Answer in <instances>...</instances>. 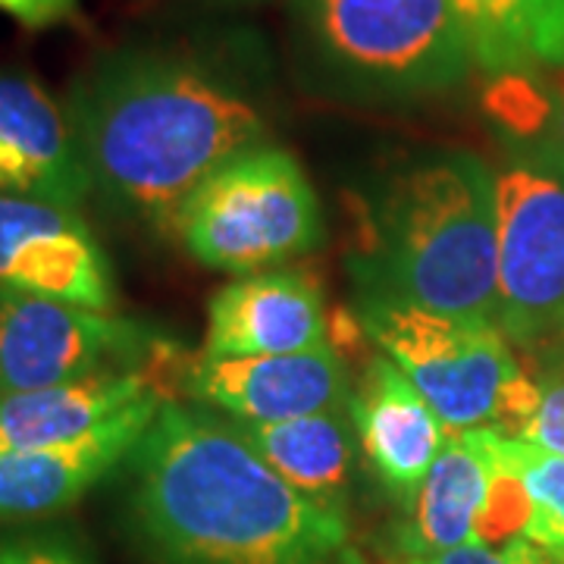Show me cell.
I'll list each match as a JSON object with an SVG mask.
<instances>
[{
    "label": "cell",
    "mask_w": 564,
    "mask_h": 564,
    "mask_svg": "<svg viewBox=\"0 0 564 564\" xmlns=\"http://www.w3.org/2000/svg\"><path fill=\"white\" fill-rule=\"evenodd\" d=\"M129 464L132 524L158 564H364L345 511L285 484L198 408L163 402Z\"/></svg>",
    "instance_id": "obj_1"
},
{
    "label": "cell",
    "mask_w": 564,
    "mask_h": 564,
    "mask_svg": "<svg viewBox=\"0 0 564 564\" xmlns=\"http://www.w3.org/2000/svg\"><path fill=\"white\" fill-rule=\"evenodd\" d=\"M69 117L95 188L170 229L220 166L258 148L267 122L242 85L173 51H117L82 73Z\"/></svg>",
    "instance_id": "obj_2"
},
{
    "label": "cell",
    "mask_w": 564,
    "mask_h": 564,
    "mask_svg": "<svg viewBox=\"0 0 564 564\" xmlns=\"http://www.w3.org/2000/svg\"><path fill=\"white\" fill-rule=\"evenodd\" d=\"M355 276L370 299H395L499 326L496 173L455 151L386 182Z\"/></svg>",
    "instance_id": "obj_3"
},
{
    "label": "cell",
    "mask_w": 564,
    "mask_h": 564,
    "mask_svg": "<svg viewBox=\"0 0 564 564\" xmlns=\"http://www.w3.org/2000/svg\"><path fill=\"white\" fill-rule=\"evenodd\" d=\"M292 10L307 57L358 98H430L474 66L455 0H292Z\"/></svg>",
    "instance_id": "obj_4"
},
{
    "label": "cell",
    "mask_w": 564,
    "mask_h": 564,
    "mask_svg": "<svg viewBox=\"0 0 564 564\" xmlns=\"http://www.w3.org/2000/svg\"><path fill=\"white\" fill-rule=\"evenodd\" d=\"M173 232L204 267L251 276L321 245V202L289 151L258 144L198 185Z\"/></svg>",
    "instance_id": "obj_5"
},
{
    "label": "cell",
    "mask_w": 564,
    "mask_h": 564,
    "mask_svg": "<svg viewBox=\"0 0 564 564\" xmlns=\"http://www.w3.org/2000/svg\"><path fill=\"white\" fill-rule=\"evenodd\" d=\"M499 329L514 345L564 343V148L508 141L496 170Z\"/></svg>",
    "instance_id": "obj_6"
},
{
    "label": "cell",
    "mask_w": 564,
    "mask_h": 564,
    "mask_svg": "<svg viewBox=\"0 0 564 564\" xmlns=\"http://www.w3.org/2000/svg\"><path fill=\"white\" fill-rule=\"evenodd\" d=\"M364 336L414 383L448 433L492 426L521 367L496 323L358 295Z\"/></svg>",
    "instance_id": "obj_7"
},
{
    "label": "cell",
    "mask_w": 564,
    "mask_h": 564,
    "mask_svg": "<svg viewBox=\"0 0 564 564\" xmlns=\"http://www.w3.org/2000/svg\"><path fill=\"white\" fill-rule=\"evenodd\" d=\"M182 367L180 345L144 323L0 285V395L129 370L163 373L180 392Z\"/></svg>",
    "instance_id": "obj_8"
},
{
    "label": "cell",
    "mask_w": 564,
    "mask_h": 564,
    "mask_svg": "<svg viewBox=\"0 0 564 564\" xmlns=\"http://www.w3.org/2000/svg\"><path fill=\"white\" fill-rule=\"evenodd\" d=\"M0 285L41 299L113 311L110 258L79 207L0 195Z\"/></svg>",
    "instance_id": "obj_9"
},
{
    "label": "cell",
    "mask_w": 564,
    "mask_h": 564,
    "mask_svg": "<svg viewBox=\"0 0 564 564\" xmlns=\"http://www.w3.org/2000/svg\"><path fill=\"white\" fill-rule=\"evenodd\" d=\"M180 389L192 402L217 408L239 423H282L339 411L351 395L333 345L270 358H185Z\"/></svg>",
    "instance_id": "obj_10"
},
{
    "label": "cell",
    "mask_w": 564,
    "mask_h": 564,
    "mask_svg": "<svg viewBox=\"0 0 564 564\" xmlns=\"http://www.w3.org/2000/svg\"><path fill=\"white\" fill-rule=\"evenodd\" d=\"M91 192L69 107L29 73H0V195L79 207Z\"/></svg>",
    "instance_id": "obj_11"
},
{
    "label": "cell",
    "mask_w": 564,
    "mask_h": 564,
    "mask_svg": "<svg viewBox=\"0 0 564 564\" xmlns=\"http://www.w3.org/2000/svg\"><path fill=\"white\" fill-rule=\"evenodd\" d=\"M163 402H170L166 392H148L82 440L0 455V521H35L79 502L132 458Z\"/></svg>",
    "instance_id": "obj_12"
},
{
    "label": "cell",
    "mask_w": 564,
    "mask_h": 564,
    "mask_svg": "<svg viewBox=\"0 0 564 564\" xmlns=\"http://www.w3.org/2000/svg\"><path fill=\"white\" fill-rule=\"evenodd\" d=\"M326 311L314 282L292 273H251L207 304L204 358H270L326 348Z\"/></svg>",
    "instance_id": "obj_13"
},
{
    "label": "cell",
    "mask_w": 564,
    "mask_h": 564,
    "mask_svg": "<svg viewBox=\"0 0 564 564\" xmlns=\"http://www.w3.org/2000/svg\"><path fill=\"white\" fill-rule=\"evenodd\" d=\"M348 417L373 477L408 508L448 440L440 414L402 370L380 355L367 364L361 383L348 395Z\"/></svg>",
    "instance_id": "obj_14"
},
{
    "label": "cell",
    "mask_w": 564,
    "mask_h": 564,
    "mask_svg": "<svg viewBox=\"0 0 564 564\" xmlns=\"http://www.w3.org/2000/svg\"><path fill=\"white\" fill-rule=\"evenodd\" d=\"M148 392L173 399L176 383L154 370L101 373L79 383L0 395V455L73 443Z\"/></svg>",
    "instance_id": "obj_15"
},
{
    "label": "cell",
    "mask_w": 564,
    "mask_h": 564,
    "mask_svg": "<svg viewBox=\"0 0 564 564\" xmlns=\"http://www.w3.org/2000/svg\"><path fill=\"white\" fill-rule=\"evenodd\" d=\"M496 484V464L480 430L448 433L440 458L408 505V524L399 530L404 558L436 555L445 549L480 543L486 505Z\"/></svg>",
    "instance_id": "obj_16"
},
{
    "label": "cell",
    "mask_w": 564,
    "mask_h": 564,
    "mask_svg": "<svg viewBox=\"0 0 564 564\" xmlns=\"http://www.w3.org/2000/svg\"><path fill=\"white\" fill-rule=\"evenodd\" d=\"M232 430L251 445L285 484L317 499L326 508L345 511V492L358 433L348 417V404L339 411L307 414L282 423H239Z\"/></svg>",
    "instance_id": "obj_17"
},
{
    "label": "cell",
    "mask_w": 564,
    "mask_h": 564,
    "mask_svg": "<svg viewBox=\"0 0 564 564\" xmlns=\"http://www.w3.org/2000/svg\"><path fill=\"white\" fill-rule=\"evenodd\" d=\"M474 66L489 76L564 66V0H455Z\"/></svg>",
    "instance_id": "obj_18"
},
{
    "label": "cell",
    "mask_w": 564,
    "mask_h": 564,
    "mask_svg": "<svg viewBox=\"0 0 564 564\" xmlns=\"http://www.w3.org/2000/svg\"><path fill=\"white\" fill-rule=\"evenodd\" d=\"M484 440L489 455L524 486L530 502L524 540L564 564V458L524 440H508L489 426H484Z\"/></svg>",
    "instance_id": "obj_19"
},
{
    "label": "cell",
    "mask_w": 564,
    "mask_h": 564,
    "mask_svg": "<svg viewBox=\"0 0 564 564\" xmlns=\"http://www.w3.org/2000/svg\"><path fill=\"white\" fill-rule=\"evenodd\" d=\"M489 120L505 129L508 141L540 139L552 117V85H543L536 73H499L484 91Z\"/></svg>",
    "instance_id": "obj_20"
},
{
    "label": "cell",
    "mask_w": 564,
    "mask_h": 564,
    "mask_svg": "<svg viewBox=\"0 0 564 564\" xmlns=\"http://www.w3.org/2000/svg\"><path fill=\"white\" fill-rule=\"evenodd\" d=\"M536 383H540V402L521 440L564 458V355L545 367Z\"/></svg>",
    "instance_id": "obj_21"
},
{
    "label": "cell",
    "mask_w": 564,
    "mask_h": 564,
    "mask_svg": "<svg viewBox=\"0 0 564 564\" xmlns=\"http://www.w3.org/2000/svg\"><path fill=\"white\" fill-rule=\"evenodd\" d=\"M555 558L545 555L540 545H533L524 536L511 540L502 549L486 543H467L458 549H445L436 555H421L408 558V564H552Z\"/></svg>",
    "instance_id": "obj_22"
},
{
    "label": "cell",
    "mask_w": 564,
    "mask_h": 564,
    "mask_svg": "<svg viewBox=\"0 0 564 564\" xmlns=\"http://www.w3.org/2000/svg\"><path fill=\"white\" fill-rule=\"evenodd\" d=\"M0 564H88L73 545L51 536L0 540Z\"/></svg>",
    "instance_id": "obj_23"
},
{
    "label": "cell",
    "mask_w": 564,
    "mask_h": 564,
    "mask_svg": "<svg viewBox=\"0 0 564 564\" xmlns=\"http://www.w3.org/2000/svg\"><path fill=\"white\" fill-rule=\"evenodd\" d=\"M0 13L25 29H51L79 17V0H0Z\"/></svg>",
    "instance_id": "obj_24"
},
{
    "label": "cell",
    "mask_w": 564,
    "mask_h": 564,
    "mask_svg": "<svg viewBox=\"0 0 564 564\" xmlns=\"http://www.w3.org/2000/svg\"><path fill=\"white\" fill-rule=\"evenodd\" d=\"M543 135L549 141H555L558 148H564V82L552 85V117H549Z\"/></svg>",
    "instance_id": "obj_25"
},
{
    "label": "cell",
    "mask_w": 564,
    "mask_h": 564,
    "mask_svg": "<svg viewBox=\"0 0 564 564\" xmlns=\"http://www.w3.org/2000/svg\"><path fill=\"white\" fill-rule=\"evenodd\" d=\"M552 564H558V562H552Z\"/></svg>",
    "instance_id": "obj_26"
}]
</instances>
